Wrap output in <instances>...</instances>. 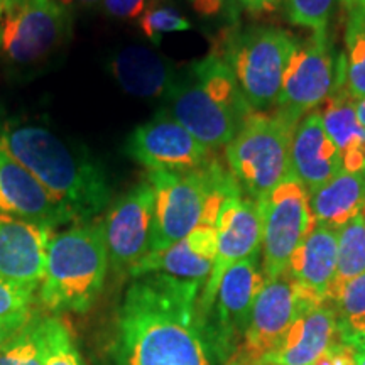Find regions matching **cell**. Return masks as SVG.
I'll return each mask as SVG.
<instances>
[{
	"instance_id": "cell-1",
	"label": "cell",
	"mask_w": 365,
	"mask_h": 365,
	"mask_svg": "<svg viewBox=\"0 0 365 365\" xmlns=\"http://www.w3.org/2000/svg\"><path fill=\"white\" fill-rule=\"evenodd\" d=\"M202 287L159 272L134 277L117 313V365H213L198 308Z\"/></svg>"
},
{
	"instance_id": "cell-2",
	"label": "cell",
	"mask_w": 365,
	"mask_h": 365,
	"mask_svg": "<svg viewBox=\"0 0 365 365\" xmlns=\"http://www.w3.org/2000/svg\"><path fill=\"white\" fill-rule=\"evenodd\" d=\"M0 145L48 190L75 223H88L110 203L107 173L76 144L38 122L0 124Z\"/></svg>"
},
{
	"instance_id": "cell-3",
	"label": "cell",
	"mask_w": 365,
	"mask_h": 365,
	"mask_svg": "<svg viewBox=\"0 0 365 365\" xmlns=\"http://www.w3.org/2000/svg\"><path fill=\"white\" fill-rule=\"evenodd\" d=\"M166 102L173 118L212 150L225 148L252 113L232 68L215 53L176 76Z\"/></svg>"
},
{
	"instance_id": "cell-4",
	"label": "cell",
	"mask_w": 365,
	"mask_h": 365,
	"mask_svg": "<svg viewBox=\"0 0 365 365\" xmlns=\"http://www.w3.org/2000/svg\"><path fill=\"white\" fill-rule=\"evenodd\" d=\"M103 223H76L53 234L39 301L51 312L86 313L98 299L108 271Z\"/></svg>"
},
{
	"instance_id": "cell-5",
	"label": "cell",
	"mask_w": 365,
	"mask_h": 365,
	"mask_svg": "<svg viewBox=\"0 0 365 365\" xmlns=\"http://www.w3.org/2000/svg\"><path fill=\"white\" fill-rule=\"evenodd\" d=\"M148 180L154 188L149 252L171 247L198 225L215 227L223 200L237 186L215 159L182 175L149 173Z\"/></svg>"
},
{
	"instance_id": "cell-6",
	"label": "cell",
	"mask_w": 365,
	"mask_h": 365,
	"mask_svg": "<svg viewBox=\"0 0 365 365\" xmlns=\"http://www.w3.org/2000/svg\"><path fill=\"white\" fill-rule=\"evenodd\" d=\"M294 130L274 112H252L225 145L230 175L250 200L257 202L291 175Z\"/></svg>"
},
{
	"instance_id": "cell-7",
	"label": "cell",
	"mask_w": 365,
	"mask_h": 365,
	"mask_svg": "<svg viewBox=\"0 0 365 365\" xmlns=\"http://www.w3.org/2000/svg\"><path fill=\"white\" fill-rule=\"evenodd\" d=\"M296 38L281 27L255 26L232 33L220 56L234 71L252 112H271Z\"/></svg>"
},
{
	"instance_id": "cell-8",
	"label": "cell",
	"mask_w": 365,
	"mask_h": 365,
	"mask_svg": "<svg viewBox=\"0 0 365 365\" xmlns=\"http://www.w3.org/2000/svg\"><path fill=\"white\" fill-rule=\"evenodd\" d=\"M266 277L262 272L261 252L232 266L218 286L215 303L202 318L213 365H225L240 352L252 318L254 304Z\"/></svg>"
},
{
	"instance_id": "cell-9",
	"label": "cell",
	"mask_w": 365,
	"mask_h": 365,
	"mask_svg": "<svg viewBox=\"0 0 365 365\" xmlns=\"http://www.w3.org/2000/svg\"><path fill=\"white\" fill-rule=\"evenodd\" d=\"M262 227V272L266 279L279 277L314 225L308 190L293 173L257 200Z\"/></svg>"
},
{
	"instance_id": "cell-10",
	"label": "cell",
	"mask_w": 365,
	"mask_h": 365,
	"mask_svg": "<svg viewBox=\"0 0 365 365\" xmlns=\"http://www.w3.org/2000/svg\"><path fill=\"white\" fill-rule=\"evenodd\" d=\"M71 12L56 0H24L0 17V58L17 68L48 61L70 36Z\"/></svg>"
},
{
	"instance_id": "cell-11",
	"label": "cell",
	"mask_w": 365,
	"mask_h": 365,
	"mask_svg": "<svg viewBox=\"0 0 365 365\" xmlns=\"http://www.w3.org/2000/svg\"><path fill=\"white\" fill-rule=\"evenodd\" d=\"M336 73L328 34L296 39L279 97L271 112L296 127L301 118L325 103L335 86Z\"/></svg>"
},
{
	"instance_id": "cell-12",
	"label": "cell",
	"mask_w": 365,
	"mask_h": 365,
	"mask_svg": "<svg viewBox=\"0 0 365 365\" xmlns=\"http://www.w3.org/2000/svg\"><path fill=\"white\" fill-rule=\"evenodd\" d=\"M125 153L149 173L182 175L213 161L212 149L191 135L166 108L130 132Z\"/></svg>"
},
{
	"instance_id": "cell-13",
	"label": "cell",
	"mask_w": 365,
	"mask_h": 365,
	"mask_svg": "<svg viewBox=\"0 0 365 365\" xmlns=\"http://www.w3.org/2000/svg\"><path fill=\"white\" fill-rule=\"evenodd\" d=\"M215 228L218 237L217 257L198 301L202 318L215 303L218 286L228 269L250 255L261 252L262 227L257 203L245 198L239 186H235L223 200Z\"/></svg>"
},
{
	"instance_id": "cell-14",
	"label": "cell",
	"mask_w": 365,
	"mask_h": 365,
	"mask_svg": "<svg viewBox=\"0 0 365 365\" xmlns=\"http://www.w3.org/2000/svg\"><path fill=\"white\" fill-rule=\"evenodd\" d=\"M154 215V188L148 181L137 182L108 210L103 223L108 266L117 274L130 272L150 249Z\"/></svg>"
},
{
	"instance_id": "cell-15",
	"label": "cell",
	"mask_w": 365,
	"mask_h": 365,
	"mask_svg": "<svg viewBox=\"0 0 365 365\" xmlns=\"http://www.w3.org/2000/svg\"><path fill=\"white\" fill-rule=\"evenodd\" d=\"M313 301L299 291L287 272L274 279H266L255 299L252 318L245 333L240 352L250 365H261L262 360L279 345L296 318Z\"/></svg>"
},
{
	"instance_id": "cell-16",
	"label": "cell",
	"mask_w": 365,
	"mask_h": 365,
	"mask_svg": "<svg viewBox=\"0 0 365 365\" xmlns=\"http://www.w3.org/2000/svg\"><path fill=\"white\" fill-rule=\"evenodd\" d=\"M53 228L0 213V277L39 289Z\"/></svg>"
},
{
	"instance_id": "cell-17",
	"label": "cell",
	"mask_w": 365,
	"mask_h": 365,
	"mask_svg": "<svg viewBox=\"0 0 365 365\" xmlns=\"http://www.w3.org/2000/svg\"><path fill=\"white\" fill-rule=\"evenodd\" d=\"M0 213L56 228L73 222L48 190L0 145Z\"/></svg>"
},
{
	"instance_id": "cell-18",
	"label": "cell",
	"mask_w": 365,
	"mask_h": 365,
	"mask_svg": "<svg viewBox=\"0 0 365 365\" xmlns=\"http://www.w3.org/2000/svg\"><path fill=\"white\" fill-rule=\"evenodd\" d=\"M217 245V228L213 225H198L171 247L144 255L130 269L129 276L134 279L145 274L159 272L205 284L215 262Z\"/></svg>"
},
{
	"instance_id": "cell-19",
	"label": "cell",
	"mask_w": 365,
	"mask_h": 365,
	"mask_svg": "<svg viewBox=\"0 0 365 365\" xmlns=\"http://www.w3.org/2000/svg\"><path fill=\"white\" fill-rule=\"evenodd\" d=\"M344 171L340 150L323 124L319 108L296 125L291 144V173L309 191L319 188Z\"/></svg>"
},
{
	"instance_id": "cell-20",
	"label": "cell",
	"mask_w": 365,
	"mask_h": 365,
	"mask_svg": "<svg viewBox=\"0 0 365 365\" xmlns=\"http://www.w3.org/2000/svg\"><path fill=\"white\" fill-rule=\"evenodd\" d=\"M335 341H339V325L333 304H312L261 365H313Z\"/></svg>"
},
{
	"instance_id": "cell-21",
	"label": "cell",
	"mask_w": 365,
	"mask_h": 365,
	"mask_svg": "<svg viewBox=\"0 0 365 365\" xmlns=\"http://www.w3.org/2000/svg\"><path fill=\"white\" fill-rule=\"evenodd\" d=\"M339 230L314 223L307 239L296 249L287 267V276L313 303H330L336 274Z\"/></svg>"
},
{
	"instance_id": "cell-22",
	"label": "cell",
	"mask_w": 365,
	"mask_h": 365,
	"mask_svg": "<svg viewBox=\"0 0 365 365\" xmlns=\"http://www.w3.org/2000/svg\"><path fill=\"white\" fill-rule=\"evenodd\" d=\"M355 103L357 100L346 88L344 59L340 58L335 86L319 112L327 132L340 150L344 171L352 173L365 170V127L359 122Z\"/></svg>"
},
{
	"instance_id": "cell-23",
	"label": "cell",
	"mask_w": 365,
	"mask_h": 365,
	"mask_svg": "<svg viewBox=\"0 0 365 365\" xmlns=\"http://www.w3.org/2000/svg\"><path fill=\"white\" fill-rule=\"evenodd\" d=\"M110 73L122 90L140 98H166L176 73L161 54L153 49L129 46L110 61Z\"/></svg>"
},
{
	"instance_id": "cell-24",
	"label": "cell",
	"mask_w": 365,
	"mask_h": 365,
	"mask_svg": "<svg viewBox=\"0 0 365 365\" xmlns=\"http://www.w3.org/2000/svg\"><path fill=\"white\" fill-rule=\"evenodd\" d=\"M308 196L314 223L339 230L365 212V170L341 171Z\"/></svg>"
},
{
	"instance_id": "cell-25",
	"label": "cell",
	"mask_w": 365,
	"mask_h": 365,
	"mask_svg": "<svg viewBox=\"0 0 365 365\" xmlns=\"http://www.w3.org/2000/svg\"><path fill=\"white\" fill-rule=\"evenodd\" d=\"M53 319L48 314L33 313L22 330L0 350V365H46Z\"/></svg>"
},
{
	"instance_id": "cell-26",
	"label": "cell",
	"mask_w": 365,
	"mask_h": 365,
	"mask_svg": "<svg viewBox=\"0 0 365 365\" xmlns=\"http://www.w3.org/2000/svg\"><path fill=\"white\" fill-rule=\"evenodd\" d=\"M365 272V212L339 228L336 274L333 281L330 303L339 296L346 282Z\"/></svg>"
},
{
	"instance_id": "cell-27",
	"label": "cell",
	"mask_w": 365,
	"mask_h": 365,
	"mask_svg": "<svg viewBox=\"0 0 365 365\" xmlns=\"http://www.w3.org/2000/svg\"><path fill=\"white\" fill-rule=\"evenodd\" d=\"M336 313L339 340L357 346L365 344V272L346 282L339 296L331 301Z\"/></svg>"
},
{
	"instance_id": "cell-28",
	"label": "cell",
	"mask_w": 365,
	"mask_h": 365,
	"mask_svg": "<svg viewBox=\"0 0 365 365\" xmlns=\"http://www.w3.org/2000/svg\"><path fill=\"white\" fill-rule=\"evenodd\" d=\"M345 83L355 100L365 97V14L346 17L345 27Z\"/></svg>"
},
{
	"instance_id": "cell-29",
	"label": "cell",
	"mask_w": 365,
	"mask_h": 365,
	"mask_svg": "<svg viewBox=\"0 0 365 365\" xmlns=\"http://www.w3.org/2000/svg\"><path fill=\"white\" fill-rule=\"evenodd\" d=\"M291 24L304 27L312 34H328L335 0H284Z\"/></svg>"
},
{
	"instance_id": "cell-30",
	"label": "cell",
	"mask_w": 365,
	"mask_h": 365,
	"mask_svg": "<svg viewBox=\"0 0 365 365\" xmlns=\"http://www.w3.org/2000/svg\"><path fill=\"white\" fill-rule=\"evenodd\" d=\"M139 27L145 38L153 41L154 44H159L166 34L188 31L193 26L176 9L168 6H153L139 19Z\"/></svg>"
},
{
	"instance_id": "cell-31",
	"label": "cell",
	"mask_w": 365,
	"mask_h": 365,
	"mask_svg": "<svg viewBox=\"0 0 365 365\" xmlns=\"http://www.w3.org/2000/svg\"><path fill=\"white\" fill-rule=\"evenodd\" d=\"M46 365H85L73 341V333L65 319L54 317L51 330V346Z\"/></svg>"
},
{
	"instance_id": "cell-32",
	"label": "cell",
	"mask_w": 365,
	"mask_h": 365,
	"mask_svg": "<svg viewBox=\"0 0 365 365\" xmlns=\"http://www.w3.org/2000/svg\"><path fill=\"white\" fill-rule=\"evenodd\" d=\"M36 293L38 289L34 287L17 286L0 277V317L31 313L36 303Z\"/></svg>"
},
{
	"instance_id": "cell-33",
	"label": "cell",
	"mask_w": 365,
	"mask_h": 365,
	"mask_svg": "<svg viewBox=\"0 0 365 365\" xmlns=\"http://www.w3.org/2000/svg\"><path fill=\"white\" fill-rule=\"evenodd\" d=\"M105 12L117 19H140L154 6V0H103Z\"/></svg>"
},
{
	"instance_id": "cell-34",
	"label": "cell",
	"mask_w": 365,
	"mask_h": 365,
	"mask_svg": "<svg viewBox=\"0 0 365 365\" xmlns=\"http://www.w3.org/2000/svg\"><path fill=\"white\" fill-rule=\"evenodd\" d=\"M313 365H355V349L339 340Z\"/></svg>"
},
{
	"instance_id": "cell-35",
	"label": "cell",
	"mask_w": 365,
	"mask_h": 365,
	"mask_svg": "<svg viewBox=\"0 0 365 365\" xmlns=\"http://www.w3.org/2000/svg\"><path fill=\"white\" fill-rule=\"evenodd\" d=\"M34 312L31 313H19V314H7L0 317V350L11 341L14 336L22 330V327L29 322Z\"/></svg>"
},
{
	"instance_id": "cell-36",
	"label": "cell",
	"mask_w": 365,
	"mask_h": 365,
	"mask_svg": "<svg viewBox=\"0 0 365 365\" xmlns=\"http://www.w3.org/2000/svg\"><path fill=\"white\" fill-rule=\"evenodd\" d=\"M190 4L202 17H218L232 11L234 0H190Z\"/></svg>"
},
{
	"instance_id": "cell-37",
	"label": "cell",
	"mask_w": 365,
	"mask_h": 365,
	"mask_svg": "<svg viewBox=\"0 0 365 365\" xmlns=\"http://www.w3.org/2000/svg\"><path fill=\"white\" fill-rule=\"evenodd\" d=\"M245 11L252 14H267L276 11L284 0H239Z\"/></svg>"
},
{
	"instance_id": "cell-38",
	"label": "cell",
	"mask_w": 365,
	"mask_h": 365,
	"mask_svg": "<svg viewBox=\"0 0 365 365\" xmlns=\"http://www.w3.org/2000/svg\"><path fill=\"white\" fill-rule=\"evenodd\" d=\"M61 7H65L66 11H75V9H88L97 6V4L103 2V0H56Z\"/></svg>"
},
{
	"instance_id": "cell-39",
	"label": "cell",
	"mask_w": 365,
	"mask_h": 365,
	"mask_svg": "<svg viewBox=\"0 0 365 365\" xmlns=\"http://www.w3.org/2000/svg\"><path fill=\"white\" fill-rule=\"evenodd\" d=\"M345 16H355V14H365V0H340Z\"/></svg>"
},
{
	"instance_id": "cell-40",
	"label": "cell",
	"mask_w": 365,
	"mask_h": 365,
	"mask_svg": "<svg viewBox=\"0 0 365 365\" xmlns=\"http://www.w3.org/2000/svg\"><path fill=\"white\" fill-rule=\"evenodd\" d=\"M355 110H357L359 122L365 127V97L357 100V103H355Z\"/></svg>"
},
{
	"instance_id": "cell-41",
	"label": "cell",
	"mask_w": 365,
	"mask_h": 365,
	"mask_svg": "<svg viewBox=\"0 0 365 365\" xmlns=\"http://www.w3.org/2000/svg\"><path fill=\"white\" fill-rule=\"evenodd\" d=\"M225 365H250V364L247 362V359L244 357V354L237 352V354L234 355V357L228 360V362H227Z\"/></svg>"
},
{
	"instance_id": "cell-42",
	"label": "cell",
	"mask_w": 365,
	"mask_h": 365,
	"mask_svg": "<svg viewBox=\"0 0 365 365\" xmlns=\"http://www.w3.org/2000/svg\"><path fill=\"white\" fill-rule=\"evenodd\" d=\"M355 365H365V344L355 349Z\"/></svg>"
},
{
	"instance_id": "cell-43",
	"label": "cell",
	"mask_w": 365,
	"mask_h": 365,
	"mask_svg": "<svg viewBox=\"0 0 365 365\" xmlns=\"http://www.w3.org/2000/svg\"><path fill=\"white\" fill-rule=\"evenodd\" d=\"M22 2H24V0H0V6H2V11L6 12V11H11V9H14L16 6H19Z\"/></svg>"
},
{
	"instance_id": "cell-44",
	"label": "cell",
	"mask_w": 365,
	"mask_h": 365,
	"mask_svg": "<svg viewBox=\"0 0 365 365\" xmlns=\"http://www.w3.org/2000/svg\"><path fill=\"white\" fill-rule=\"evenodd\" d=\"M2 12H4V11H2V6H0V17H2Z\"/></svg>"
}]
</instances>
